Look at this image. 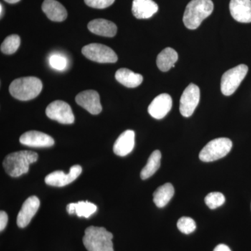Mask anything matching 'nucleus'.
Listing matches in <instances>:
<instances>
[{"instance_id":"obj_9","label":"nucleus","mask_w":251,"mask_h":251,"mask_svg":"<svg viewBox=\"0 0 251 251\" xmlns=\"http://www.w3.org/2000/svg\"><path fill=\"white\" fill-rule=\"evenodd\" d=\"M201 98V91L199 87L191 83L185 89L180 99L179 111L185 117H189L193 115L197 108Z\"/></svg>"},{"instance_id":"obj_16","label":"nucleus","mask_w":251,"mask_h":251,"mask_svg":"<svg viewBox=\"0 0 251 251\" xmlns=\"http://www.w3.org/2000/svg\"><path fill=\"white\" fill-rule=\"evenodd\" d=\"M135 146V132L126 130L119 136L113 146V151L120 156L129 154Z\"/></svg>"},{"instance_id":"obj_26","label":"nucleus","mask_w":251,"mask_h":251,"mask_svg":"<svg viewBox=\"0 0 251 251\" xmlns=\"http://www.w3.org/2000/svg\"><path fill=\"white\" fill-rule=\"evenodd\" d=\"M206 205L211 209H215L222 206L226 202V198L224 194L219 192L209 193L204 199Z\"/></svg>"},{"instance_id":"obj_10","label":"nucleus","mask_w":251,"mask_h":251,"mask_svg":"<svg viewBox=\"0 0 251 251\" xmlns=\"http://www.w3.org/2000/svg\"><path fill=\"white\" fill-rule=\"evenodd\" d=\"M82 171V167L79 165H75L71 168L70 171L68 174L59 171L50 173L46 176L45 181L49 186L63 187L75 181L80 176Z\"/></svg>"},{"instance_id":"obj_8","label":"nucleus","mask_w":251,"mask_h":251,"mask_svg":"<svg viewBox=\"0 0 251 251\" xmlns=\"http://www.w3.org/2000/svg\"><path fill=\"white\" fill-rule=\"evenodd\" d=\"M46 113L51 120L64 125H71L75 121L72 108L63 100H54L49 104L46 108Z\"/></svg>"},{"instance_id":"obj_21","label":"nucleus","mask_w":251,"mask_h":251,"mask_svg":"<svg viewBox=\"0 0 251 251\" xmlns=\"http://www.w3.org/2000/svg\"><path fill=\"white\" fill-rule=\"evenodd\" d=\"M178 60V53L171 48H166L158 54L156 59L157 67L163 72H167L175 67Z\"/></svg>"},{"instance_id":"obj_3","label":"nucleus","mask_w":251,"mask_h":251,"mask_svg":"<svg viewBox=\"0 0 251 251\" xmlns=\"http://www.w3.org/2000/svg\"><path fill=\"white\" fill-rule=\"evenodd\" d=\"M112 238L104 227L90 226L85 229L82 242L88 251H114Z\"/></svg>"},{"instance_id":"obj_2","label":"nucleus","mask_w":251,"mask_h":251,"mask_svg":"<svg viewBox=\"0 0 251 251\" xmlns=\"http://www.w3.org/2000/svg\"><path fill=\"white\" fill-rule=\"evenodd\" d=\"M214 3L211 0H191L186 6L183 17L185 26L189 29H196L201 23L212 14Z\"/></svg>"},{"instance_id":"obj_19","label":"nucleus","mask_w":251,"mask_h":251,"mask_svg":"<svg viewBox=\"0 0 251 251\" xmlns=\"http://www.w3.org/2000/svg\"><path fill=\"white\" fill-rule=\"evenodd\" d=\"M88 29L97 35L105 37H114L116 35L117 27L115 23L105 19H95L89 23Z\"/></svg>"},{"instance_id":"obj_32","label":"nucleus","mask_w":251,"mask_h":251,"mask_svg":"<svg viewBox=\"0 0 251 251\" xmlns=\"http://www.w3.org/2000/svg\"><path fill=\"white\" fill-rule=\"evenodd\" d=\"M4 1L9 3V4H16V3L18 2V1H21V0H4Z\"/></svg>"},{"instance_id":"obj_28","label":"nucleus","mask_w":251,"mask_h":251,"mask_svg":"<svg viewBox=\"0 0 251 251\" xmlns=\"http://www.w3.org/2000/svg\"><path fill=\"white\" fill-rule=\"evenodd\" d=\"M50 64L54 69L63 71L67 67V59L64 56L53 54L49 59Z\"/></svg>"},{"instance_id":"obj_4","label":"nucleus","mask_w":251,"mask_h":251,"mask_svg":"<svg viewBox=\"0 0 251 251\" xmlns=\"http://www.w3.org/2000/svg\"><path fill=\"white\" fill-rule=\"evenodd\" d=\"M42 82L36 77H23L16 79L9 87L10 94L20 100H29L35 99L41 93Z\"/></svg>"},{"instance_id":"obj_7","label":"nucleus","mask_w":251,"mask_h":251,"mask_svg":"<svg viewBox=\"0 0 251 251\" xmlns=\"http://www.w3.org/2000/svg\"><path fill=\"white\" fill-rule=\"evenodd\" d=\"M82 53L90 60L98 63H115L118 59L113 50L100 44H90L84 46Z\"/></svg>"},{"instance_id":"obj_33","label":"nucleus","mask_w":251,"mask_h":251,"mask_svg":"<svg viewBox=\"0 0 251 251\" xmlns=\"http://www.w3.org/2000/svg\"><path fill=\"white\" fill-rule=\"evenodd\" d=\"M0 7H1V18H2L3 14H4V7H3L2 4H0Z\"/></svg>"},{"instance_id":"obj_14","label":"nucleus","mask_w":251,"mask_h":251,"mask_svg":"<svg viewBox=\"0 0 251 251\" xmlns=\"http://www.w3.org/2000/svg\"><path fill=\"white\" fill-rule=\"evenodd\" d=\"M40 206V201L35 196L28 198L23 203L22 208L18 214L17 225L21 228H24L37 212Z\"/></svg>"},{"instance_id":"obj_30","label":"nucleus","mask_w":251,"mask_h":251,"mask_svg":"<svg viewBox=\"0 0 251 251\" xmlns=\"http://www.w3.org/2000/svg\"><path fill=\"white\" fill-rule=\"evenodd\" d=\"M8 223V215L5 211L0 212V230L3 231Z\"/></svg>"},{"instance_id":"obj_13","label":"nucleus","mask_w":251,"mask_h":251,"mask_svg":"<svg viewBox=\"0 0 251 251\" xmlns=\"http://www.w3.org/2000/svg\"><path fill=\"white\" fill-rule=\"evenodd\" d=\"M173 99L168 94H161L153 99L148 107V112L156 120H161L171 111Z\"/></svg>"},{"instance_id":"obj_29","label":"nucleus","mask_w":251,"mask_h":251,"mask_svg":"<svg viewBox=\"0 0 251 251\" xmlns=\"http://www.w3.org/2000/svg\"><path fill=\"white\" fill-rule=\"evenodd\" d=\"M115 0H85V4L94 9H103L111 6Z\"/></svg>"},{"instance_id":"obj_5","label":"nucleus","mask_w":251,"mask_h":251,"mask_svg":"<svg viewBox=\"0 0 251 251\" xmlns=\"http://www.w3.org/2000/svg\"><path fill=\"white\" fill-rule=\"evenodd\" d=\"M232 148V142L229 138H219L206 144L200 153V159L203 162L217 161L228 154Z\"/></svg>"},{"instance_id":"obj_17","label":"nucleus","mask_w":251,"mask_h":251,"mask_svg":"<svg viewBox=\"0 0 251 251\" xmlns=\"http://www.w3.org/2000/svg\"><path fill=\"white\" fill-rule=\"evenodd\" d=\"M158 10V4L153 0H133L132 5V13L138 19L152 17Z\"/></svg>"},{"instance_id":"obj_25","label":"nucleus","mask_w":251,"mask_h":251,"mask_svg":"<svg viewBox=\"0 0 251 251\" xmlns=\"http://www.w3.org/2000/svg\"><path fill=\"white\" fill-rule=\"evenodd\" d=\"M21 45V38L17 34H11L3 41L1 45V51L4 54L15 53Z\"/></svg>"},{"instance_id":"obj_24","label":"nucleus","mask_w":251,"mask_h":251,"mask_svg":"<svg viewBox=\"0 0 251 251\" xmlns=\"http://www.w3.org/2000/svg\"><path fill=\"white\" fill-rule=\"evenodd\" d=\"M161 153L159 150H155L150 155L146 166L144 167L140 173L142 179H147L151 177L159 169L161 166Z\"/></svg>"},{"instance_id":"obj_1","label":"nucleus","mask_w":251,"mask_h":251,"mask_svg":"<svg viewBox=\"0 0 251 251\" xmlns=\"http://www.w3.org/2000/svg\"><path fill=\"white\" fill-rule=\"evenodd\" d=\"M38 160L34 151L23 150L8 155L3 162L5 171L12 177H18L29 171V166Z\"/></svg>"},{"instance_id":"obj_12","label":"nucleus","mask_w":251,"mask_h":251,"mask_svg":"<svg viewBox=\"0 0 251 251\" xmlns=\"http://www.w3.org/2000/svg\"><path fill=\"white\" fill-rule=\"evenodd\" d=\"M20 143L31 148H50L54 145V140L46 133L30 130L21 135Z\"/></svg>"},{"instance_id":"obj_18","label":"nucleus","mask_w":251,"mask_h":251,"mask_svg":"<svg viewBox=\"0 0 251 251\" xmlns=\"http://www.w3.org/2000/svg\"><path fill=\"white\" fill-rule=\"evenodd\" d=\"M42 10L50 21L62 22L67 19V10L62 4L56 0H44L42 4Z\"/></svg>"},{"instance_id":"obj_27","label":"nucleus","mask_w":251,"mask_h":251,"mask_svg":"<svg viewBox=\"0 0 251 251\" xmlns=\"http://www.w3.org/2000/svg\"><path fill=\"white\" fill-rule=\"evenodd\" d=\"M177 227L182 233L189 234L196 230V224L194 220L191 218L181 217L178 221Z\"/></svg>"},{"instance_id":"obj_20","label":"nucleus","mask_w":251,"mask_h":251,"mask_svg":"<svg viewBox=\"0 0 251 251\" xmlns=\"http://www.w3.org/2000/svg\"><path fill=\"white\" fill-rule=\"evenodd\" d=\"M115 78L122 85L128 88H135L141 85L143 76L141 74H135L128 69H120L115 74Z\"/></svg>"},{"instance_id":"obj_6","label":"nucleus","mask_w":251,"mask_h":251,"mask_svg":"<svg viewBox=\"0 0 251 251\" xmlns=\"http://www.w3.org/2000/svg\"><path fill=\"white\" fill-rule=\"evenodd\" d=\"M249 68L240 64L225 72L221 77V90L225 96L233 94L247 75Z\"/></svg>"},{"instance_id":"obj_11","label":"nucleus","mask_w":251,"mask_h":251,"mask_svg":"<svg viewBox=\"0 0 251 251\" xmlns=\"http://www.w3.org/2000/svg\"><path fill=\"white\" fill-rule=\"evenodd\" d=\"M75 101L92 115H99L102 111L100 97L96 91L90 90L80 92L75 97Z\"/></svg>"},{"instance_id":"obj_22","label":"nucleus","mask_w":251,"mask_h":251,"mask_svg":"<svg viewBox=\"0 0 251 251\" xmlns=\"http://www.w3.org/2000/svg\"><path fill=\"white\" fill-rule=\"evenodd\" d=\"M175 194V188L171 183L162 185L153 193V202L158 208L166 206Z\"/></svg>"},{"instance_id":"obj_31","label":"nucleus","mask_w":251,"mask_h":251,"mask_svg":"<svg viewBox=\"0 0 251 251\" xmlns=\"http://www.w3.org/2000/svg\"><path fill=\"white\" fill-rule=\"evenodd\" d=\"M214 251H232L227 245L219 244L214 249Z\"/></svg>"},{"instance_id":"obj_15","label":"nucleus","mask_w":251,"mask_h":251,"mask_svg":"<svg viewBox=\"0 0 251 251\" xmlns=\"http://www.w3.org/2000/svg\"><path fill=\"white\" fill-rule=\"evenodd\" d=\"M229 11L237 22L251 23V0H231Z\"/></svg>"},{"instance_id":"obj_23","label":"nucleus","mask_w":251,"mask_h":251,"mask_svg":"<svg viewBox=\"0 0 251 251\" xmlns=\"http://www.w3.org/2000/svg\"><path fill=\"white\" fill-rule=\"evenodd\" d=\"M67 211L69 214H76L78 217L88 219L97 211V206L93 203L79 201L77 203H71L67 206Z\"/></svg>"}]
</instances>
